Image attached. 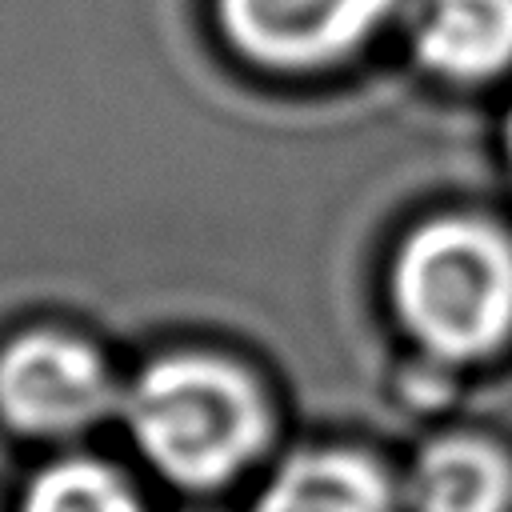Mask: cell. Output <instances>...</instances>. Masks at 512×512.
Masks as SVG:
<instances>
[{
    "label": "cell",
    "mask_w": 512,
    "mask_h": 512,
    "mask_svg": "<svg viewBox=\"0 0 512 512\" xmlns=\"http://www.w3.org/2000/svg\"><path fill=\"white\" fill-rule=\"evenodd\" d=\"M108 400V368L84 340L32 332L0 352V412L24 432L84 428Z\"/></svg>",
    "instance_id": "cell-3"
},
{
    "label": "cell",
    "mask_w": 512,
    "mask_h": 512,
    "mask_svg": "<svg viewBox=\"0 0 512 512\" xmlns=\"http://www.w3.org/2000/svg\"><path fill=\"white\" fill-rule=\"evenodd\" d=\"M400 320L440 356H484L512 332V240L476 216L420 224L396 252Z\"/></svg>",
    "instance_id": "cell-2"
},
{
    "label": "cell",
    "mask_w": 512,
    "mask_h": 512,
    "mask_svg": "<svg viewBox=\"0 0 512 512\" xmlns=\"http://www.w3.org/2000/svg\"><path fill=\"white\" fill-rule=\"evenodd\" d=\"M20 512H140V500L108 464L56 460L32 476Z\"/></svg>",
    "instance_id": "cell-8"
},
{
    "label": "cell",
    "mask_w": 512,
    "mask_h": 512,
    "mask_svg": "<svg viewBox=\"0 0 512 512\" xmlns=\"http://www.w3.org/2000/svg\"><path fill=\"white\" fill-rule=\"evenodd\" d=\"M416 56L448 80H484L512 64V0H420Z\"/></svg>",
    "instance_id": "cell-5"
},
{
    "label": "cell",
    "mask_w": 512,
    "mask_h": 512,
    "mask_svg": "<svg viewBox=\"0 0 512 512\" xmlns=\"http://www.w3.org/2000/svg\"><path fill=\"white\" fill-rule=\"evenodd\" d=\"M388 8L392 0H220V20L252 60L308 68L352 52Z\"/></svg>",
    "instance_id": "cell-4"
},
{
    "label": "cell",
    "mask_w": 512,
    "mask_h": 512,
    "mask_svg": "<svg viewBox=\"0 0 512 512\" xmlns=\"http://www.w3.org/2000/svg\"><path fill=\"white\" fill-rule=\"evenodd\" d=\"M128 428L168 480L212 488L260 452L268 416L256 384L236 364L204 352H172L132 384Z\"/></svg>",
    "instance_id": "cell-1"
},
{
    "label": "cell",
    "mask_w": 512,
    "mask_h": 512,
    "mask_svg": "<svg viewBox=\"0 0 512 512\" xmlns=\"http://www.w3.org/2000/svg\"><path fill=\"white\" fill-rule=\"evenodd\" d=\"M416 512H504L512 504V464L480 436L428 444L408 476Z\"/></svg>",
    "instance_id": "cell-7"
},
{
    "label": "cell",
    "mask_w": 512,
    "mask_h": 512,
    "mask_svg": "<svg viewBox=\"0 0 512 512\" xmlns=\"http://www.w3.org/2000/svg\"><path fill=\"white\" fill-rule=\"evenodd\" d=\"M256 512H392V488L368 456L312 448L272 472Z\"/></svg>",
    "instance_id": "cell-6"
},
{
    "label": "cell",
    "mask_w": 512,
    "mask_h": 512,
    "mask_svg": "<svg viewBox=\"0 0 512 512\" xmlns=\"http://www.w3.org/2000/svg\"><path fill=\"white\" fill-rule=\"evenodd\" d=\"M508 152H512V116H508Z\"/></svg>",
    "instance_id": "cell-9"
}]
</instances>
